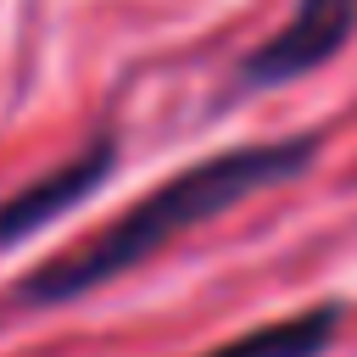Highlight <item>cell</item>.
<instances>
[{"label":"cell","instance_id":"3957f363","mask_svg":"<svg viewBox=\"0 0 357 357\" xmlns=\"http://www.w3.org/2000/svg\"><path fill=\"white\" fill-rule=\"evenodd\" d=\"M112 167H117V139L100 134V139H89L78 156H67L61 167H50L45 178L11 190V195L0 201V251H11V245H22V240L45 234L50 223H61L73 206H84V201L112 178Z\"/></svg>","mask_w":357,"mask_h":357},{"label":"cell","instance_id":"7a4b0ae2","mask_svg":"<svg viewBox=\"0 0 357 357\" xmlns=\"http://www.w3.org/2000/svg\"><path fill=\"white\" fill-rule=\"evenodd\" d=\"M357 33V0H296L284 28L240 61V89H279L318 73Z\"/></svg>","mask_w":357,"mask_h":357},{"label":"cell","instance_id":"277c9868","mask_svg":"<svg viewBox=\"0 0 357 357\" xmlns=\"http://www.w3.org/2000/svg\"><path fill=\"white\" fill-rule=\"evenodd\" d=\"M335 329H340V307L324 301V307H307V312L257 324V329H245L229 346H212L201 357H324L329 340H335Z\"/></svg>","mask_w":357,"mask_h":357},{"label":"cell","instance_id":"6da1fadb","mask_svg":"<svg viewBox=\"0 0 357 357\" xmlns=\"http://www.w3.org/2000/svg\"><path fill=\"white\" fill-rule=\"evenodd\" d=\"M318 156V134H290V139H257V145H229V151H212L201 156L195 167L162 178L156 190H145L128 212H117L106 229H95L84 245H73L67 257L33 268L22 284H17V301L22 307H61V301H78L112 279H123L128 268L151 262L162 245H173L178 234L201 229L206 218L240 206L245 195L257 190H273V184H290L312 167Z\"/></svg>","mask_w":357,"mask_h":357}]
</instances>
